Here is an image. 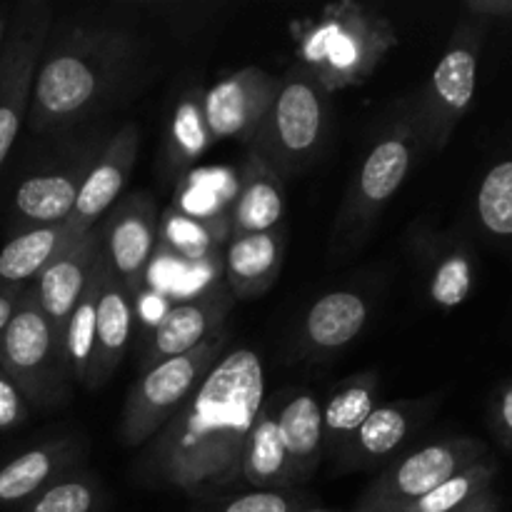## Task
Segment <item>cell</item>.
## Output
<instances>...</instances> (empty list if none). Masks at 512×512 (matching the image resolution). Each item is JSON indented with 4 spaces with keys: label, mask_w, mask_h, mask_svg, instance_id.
Segmentation results:
<instances>
[{
    "label": "cell",
    "mask_w": 512,
    "mask_h": 512,
    "mask_svg": "<svg viewBox=\"0 0 512 512\" xmlns=\"http://www.w3.org/2000/svg\"><path fill=\"white\" fill-rule=\"evenodd\" d=\"M265 368L253 348L225 350L193 398L148 443L135 478L193 500L233 493L245 440L263 410Z\"/></svg>",
    "instance_id": "obj_1"
},
{
    "label": "cell",
    "mask_w": 512,
    "mask_h": 512,
    "mask_svg": "<svg viewBox=\"0 0 512 512\" xmlns=\"http://www.w3.org/2000/svg\"><path fill=\"white\" fill-rule=\"evenodd\" d=\"M140 60L143 38L128 23L83 20L48 35L25 123L38 135L85 123L133 78Z\"/></svg>",
    "instance_id": "obj_2"
},
{
    "label": "cell",
    "mask_w": 512,
    "mask_h": 512,
    "mask_svg": "<svg viewBox=\"0 0 512 512\" xmlns=\"http://www.w3.org/2000/svg\"><path fill=\"white\" fill-rule=\"evenodd\" d=\"M295 63L330 95L363 85L398 45V30L383 10L343 0L293 23Z\"/></svg>",
    "instance_id": "obj_3"
},
{
    "label": "cell",
    "mask_w": 512,
    "mask_h": 512,
    "mask_svg": "<svg viewBox=\"0 0 512 512\" xmlns=\"http://www.w3.org/2000/svg\"><path fill=\"white\" fill-rule=\"evenodd\" d=\"M333 95L293 63L280 75L278 93L250 143V153L263 158L283 180L318 163L333 130Z\"/></svg>",
    "instance_id": "obj_4"
},
{
    "label": "cell",
    "mask_w": 512,
    "mask_h": 512,
    "mask_svg": "<svg viewBox=\"0 0 512 512\" xmlns=\"http://www.w3.org/2000/svg\"><path fill=\"white\" fill-rule=\"evenodd\" d=\"M418 148L420 140L413 123V105H410L380 130L355 168L335 223V240L340 245L353 250L368 238L385 205L408 180Z\"/></svg>",
    "instance_id": "obj_5"
},
{
    "label": "cell",
    "mask_w": 512,
    "mask_h": 512,
    "mask_svg": "<svg viewBox=\"0 0 512 512\" xmlns=\"http://www.w3.org/2000/svg\"><path fill=\"white\" fill-rule=\"evenodd\" d=\"M488 20L465 13L455 25L448 48L430 73L428 85L413 105V123L420 148L440 153L453 138L455 128L473 105L478 88L480 50L488 35Z\"/></svg>",
    "instance_id": "obj_6"
},
{
    "label": "cell",
    "mask_w": 512,
    "mask_h": 512,
    "mask_svg": "<svg viewBox=\"0 0 512 512\" xmlns=\"http://www.w3.org/2000/svg\"><path fill=\"white\" fill-rule=\"evenodd\" d=\"M0 370L28 400L30 410L63 403L70 388V368L63 340L38 303L33 283L20 290L0 348Z\"/></svg>",
    "instance_id": "obj_7"
},
{
    "label": "cell",
    "mask_w": 512,
    "mask_h": 512,
    "mask_svg": "<svg viewBox=\"0 0 512 512\" xmlns=\"http://www.w3.org/2000/svg\"><path fill=\"white\" fill-rule=\"evenodd\" d=\"M230 345V330H220L195 350L155 363L140 370V378L125 398L120 440L125 445H145L165 428L170 418L193 398L195 390L225 355Z\"/></svg>",
    "instance_id": "obj_8"
},
{
    "label": "cell",
    "mask_w": 512,
    "mask_h": 512,
    "mask_svg": "<svg viewBox=\"0 0 512 512\" xmlns=\"http://www.w3.org/2000/svg\"><path fill=\"white\" fill-rule=\"evenodd\" d=\"M53 28V5L25 0L8 10L3 48H0V173L20 128L28 120L40 53Z\"/></svg>",
    "instance_id": "obj_9"
},
{
    "label": "cell",
    "mask_w": 512,
    "mask_h": 512,
    "mask_svg": "<svg viewBox=\"0 0 512 512\" xmlns=\"http://www.w3.org/2000/svg\"><path fill=\"white\" fill-rule=\"evenodd\" d=\"M485 458H490L488 445L468 435L420 445L393 460L370 483L355 512H405L430 490Z\"/></svg>",
    "instance_id": "obj_10"
},
{
    "label": "cell",
    "mask_w": 512,
    "mask_h": 512,
    "mask_svg": "<svg viewBox=\"0 0 512 512\" xmlns=\"http://www.w3.org/2000/svg\"><path fill=\"white\" fill-rule=\"evenodd\" d=\"M103 145H83L70 158L25 175L8 208V233L65 223L78 200L80 185Z\"/></svg>",
    "instance_id": "obj_11"
},
{
    "label": "cell",
    "mask_w": 512,
    "mask_h": 512,
    "mask_svg": "<svg viewBox=\"0 0 512 512\" xmlns=\"http://www.w3.org/2000/svg\"><path fill=\"white\" fill-rule=\"evenodd\" d=\"M100 238H103V258L110 273L133 298H138L160 240L155 200L148 193H133L118 200L115 210L100 228Z\"/></svg>",
    "instance_id": "obj_12"
},
{
    "label": "cell",
    "mask_w": 512,
    "mask_h": 512,
    "mask_svg": "<svg viewBox=\"0 0 512 512\" xmlns=\"http://www.w3.org/2000/svg\"><path fill=\"white\" fill-rule=\"evenodd\" d=\"M280 75L248 68L225 75L203 95L205 125L213 140H240L253 143L278 93Z\"/></svg>",
    "instance_id": "obj_13"
},
{
    "label": "cell",
    "mask_w": 512,
    "mask_h": 512,
    "mask_svg": "<svg viewBox=\"0 0 512 512\" xmlns=\"http://www.w3.org/2000/svg\"><path fill=\"white\" fill-rule=\"evenodd\" d=\"M233 303V295L220 283L200 290L198 295L183 300V303L170 305L150 333L140 370L153 368L155 363H163L175 355L190 353L205 340L218 335L220 330H225V320H228Z\"/></svg>",
    "instance_id": "obj_14"
},
{
    "label": "cell",
    "mask_w": 512,
    "mask_h": 512,
    "mask_svg": "<svg viewBox=\"0 0 512 512\" xmlns=\"http://www.w3.org/2000/svg\"><path fill=\"white\" fill-rule=\"evenodd\" d=\"M138 148L140 133L135 123H125L100 148L98 158L93 160L83 185H80L73 213L65 220L75 238L98 228L103 215L113 208L115 200H120V193H123L125 183H128L130 173H133L135 160H138Z\"/></svg>",
    "instance_id": "obj_15"
},
{
    "label": "cell",
    "mask_w": 512,
    "mask_h": 512,
    "mask_svg": "<svg viewBox=\"0 0 512 512\" xmlns=\"http://www.w3.org/2000/svg\"><path fill=\"white\" fill-rule=\"evenodd\" d=\"M100 260H103V238H100V228H93L90 233L73 240L35 278L33 288L35 295H38L40 308H43L45 318L50 320L60 340H63L70 313H73L80 295L85 293L88 283L93 280Z\"/></svg>",
    "instance_id": "obj_16"
},
{
    "label": "cell",
    "mask_w": 512,
    "mask_h": 512,
    "mask_svg": "<svg viewBox=\"0 0 512 512\" xmlns=\"http://www.w3.org/2000/svg\"><path fill=\"white\" fill-rule=\"evenodd\" d=\"M83 453L80 438H55L13 455L0 465V510H18L40 490L80 468Z\"/></svg>",
    "instance_id": "obj_17"
},
{
    "label": "cell",
    "mask_w": 512,
    "mask_h": 512,
    "mask_svg": "<svg viewBox=\"0 0 512 512\" xmlns=\"http://www.w3.org/2000/svg\"><path fill=\"white\" fill-rule=\"evenodd\" d=\"M438 400H408V403L375 405L373 413L365 418L358 433L345 445L340 463L345 470L373 468V465L390 460L405 448L410 435L428 420L430 410Z\"/></svg>",
    "instance_id": "obj_18"
},
{
    "label": "cell",
    "mask_w": 512,
    "mask_h": 512,
    "mask_svg": "<svg viewBox=\"0 0 512 512\" xmlns=\"http://www.w3.org/2000/svg\"><path fill=\"white\" fill-rule=\"evenodd\" d=\"M370 320V303L358 290L338 288L320 295L300 320L298 348L308 358H330L360 338Z\"/></svg>",
    "instance_id": "obj_19"
},
{
    "label": "cell",
    "mask_w": 512,
    "mask_h": 512,
    "mask_svg": "<svg viewBox=\"0 0 512 512\" xmlns=\"http://www.w3.org/2000/svg\"><path fill=\"white\" fill-rule=\"evenodd\" d=\"M135 320H138V300L123 288V283L110 273L105 263L98 315H95V353L85 388H103L113 378L133 340Z\"/></svg>",
    "instance_id": "obj_20"
},
{
    "label": "cell",
    "mask_w": 512,
    "mask_h": 512,
    "mask_svg": "<svg viewBox=\"0 0 512 512\" xmlns=\"http://www.w3.org/2000/svg\"><path fill=\"white\" fill-rule=\"evenodd\" d=\"M285 258V230L230 235L223 258V285L233 300H253L268 293L278 280Z\"/></svg>",
    "instance_id": "obj_21"
},
{
    "label": "cell",
    "mask_w": 512,
    "mask_h": 512,
    "mask_svg": "<svg viewBox=\"0 0 512 512\" xmlns=\"http://www.w3.org/2000/svg\"><path fill=\"white\" fill-rule=\"evenodd\" d=\"M275 425L293 470L295 485L305 483L323 458V403L308 390H288L270 398Z\"/></svg>",
    "instance_id": "obj_22"
},
{
    "label": "cell",
    "mask_w": 512,
    "mask_h": 512,
    "mask_svg": "<svg viewBox=\"0 0 512 512\" xmlns=\"http://www.w3.org/2000/svg\"><path fill=\"white\" fill-rule=\"evenodd\" d=\"M285 208V180L250 153L240 168L233 203L228 210L230 235L265 233L278 228Z\"/></svg>",
    "instance_id": "obj_23"
},
{
    "label": "cell",
    "mask_w": 512,
    "mask_h": 512,
    "mask_svg": "<svg viewBox=\"0 0 512 512\" xmlns=\"http://www.w3.org/2000/svg\"><path fill=\"white\" fill-rule=\"evenodd\" d=\"M293 485V470L275 425L273 403L268 398L245 440L235 490H290Z\"/></svg>",
    "instance_id": "obj_24"
},
{
    "label": "cell",
    "mask_w": 512,
    "mask_h": 512,
    "mask_svg": "<svg viewBox=\"0 0 512 512\" xmlns=\"http://www.w3.org/2000/svg\"><path fill=\"white\" fill-rule=\"evenodd\" d=\"M420 263L425 270L428 295L438 308H458L473 293L475 255L460 240L445 235L423 240Z\"/></svg>",
    "instance_id": "obj_25"
},
{
    "label": "cell",
    "mask_w": 512,
    "mask_h": 512,
    "mask_svg": "<svg viewBox=\"0 0 512 512\" xmlns=\"http://www.w3.org/2000/svg\"><path fill=\"white\" fill-rule=\"evenodd\" d=\"M75 238L68 223L33 228L25 233L10 235L8 243L0 248V285L23 290L35 283L40 273L68 248Z\"/></svg>",
    "instance_id": "obj_26"
},
{
    "label": "cell",
    "mask_w": 512,
    "mask_h": 512,
    "mask_svg": "<svg viewBox=\"0 0 512 512\" xmlns=\"http://www.w3.org/2000/svg\"><path fill=\"white\" fill-rule=\"evenodd\" d=\"M378 375L360 373L345 380L323 403V448L333 460L343 455L360 425L378 405Z\"/></svg>",
    "instance_id": "obj_27"
},
{
    "label": "cell",
    "mask_w": 512,
    "mask_h": 512,
    "mask_svg": "<svg viewBox=\"0 0 512 512\" xmlns=\"http://www.w3.org/2000/svg\"><path fill=\"white\" fill-rule=\"evenodd\" d=\"M105 275V258L100 260L98 270H95L93 280L88 283L85 293L80 295L78 305L70 313L68 325L63 333V348L65 360H68L70 378L80 385H88L90 365H93L95 353V315H98V298L100 285H103Z\"/></svg>",
    "instance_id": "obj_28"
},
{
    "label": "cell",
    "mask_w": 512,
    "mask_h": 512,
    "mask_svg": "<svg viewBox=\"0 0 512 512\" xmlns=\"http://www.w3.org/2000/svg\"><path fill=\"white\" fill-rule=\"evenodd\" d=\"M103 505L105 490L98 475L75 468L13 512H103Z\"/></svg>",
    "instance_id": "obj_29"
},
{
    "label": "cell",
    "mask_w": 512,
    "mask_h": 512,
    "mask_svg": "<svg viewBox=\"0 0 512 512\" xmlns=\"http://www.w3.org/2000/svg\"><path fill=\"white\" fill-rule=\"evenodd\" d=\"M478 225L498 240H512V158L495 163L475 193Z\"/></svg>",
    "instance_id": "obj_30"
},
{
    "label": "cell",
    "mask_w": 512,
    "mask_h": 512,
    "mask_svg": "<svg viewBox=\"0 0 512 512\" xmlns=\"http://www.w3.org/2000/svg\"><path fill=\"white\" fill-rule=\"evenodd\" d=\"M218 240L220 233L215 230L213 223L170 210L168 218L160 225L158 248L173 255L180 263L200 265L213 260L215 250H218Z\"/></svg>",
    "instance_id": "obj_31"
},
{
    "label": "cell",
    "mask_w": 512,
    "mask_h": 512,
    "mask_svg": "<svg viewBox=\"0 0 512 512\" xmlns=\"http://www.w3.org/2000/svg\"><path fill=\"white\" fill-rule=\"evenodd\" d=\"M498 475V463L493 458L480 460L473 468L463 470V473L453 475L450 480H445L443 485H438L435 490H430L425 498H420L418 503L410 505L405 512H455L463 505H468L470 500L478 498L480 493L493 488V480Z\"/></svg>",
    "instance_id": "obj_32"
},
{
    "label": "cell",
    "mask_w": 512,
    "mask_h": 512,
    "mask_svg": "<svg viewBox=\"0 0 512 512\" xmlns=\"http://www.w3.org/2000/svg\"><path fill=\"white\" fill-rule=\"evenodd\" d=\"M193 512H303V498L290 490H233L198 500Z\"/></svg>",
    "instance_id": "obj_33"
},
{
    "label": "cell",
    "mask_w": 512,
    "mask_h": 512,
    "mask_svg": "<svg viewBox=\"0 0 512 512\" xmlns=\"http://www.w3.org/2000/svg\"><path fill=\"white\" fill-rule=\"evenodd\" d=\"M213 143L210 130L203 115V95L188 98L175 110L173 125H170V155L173 163H188L198 158L208 145Z\"/></svg>",
    "instance_id": "obj_34"
},
{
    "label": "cell",
    "mask_w": 512,
    "mask_h": 512,
    "mask_svg": "<svg viewBox=\"0 0 512 512\" xmlns=\"http://www.w3.org/2000/svg\"><path fill=\"white\" fill-rule=\"evenodd\" d=\"M490 428L500 445L512 450V380L500 385L498 393L490 400Z\"/></svg>",
    "instance_id": "obj_35"
},
{
    "label": "cell",
    "mask_w": 512,
    "mask_h": 512,
    "mask_svg": "<svg viewBox=\"0 0 512 512\" xmlns=\"http://www.w3.org/2000/svg\"><path fill=\"white\" fill-rule=\"evenodd\" d=\"M30 413L28 400L20 395V390L5 378V373L0 370V430H10L15 425L23 423Z\"/></svg>",
    "instance_id": "obj_36"
},
{
    "label": "cell",
    "mask_w": 512,
    "mask_h": 512,
    "mask_svg": "<svg viewBox=\"0 0 512 512\" xmlns=\"http://www.w3.org/2000/svg\"><path fill=\"white\" fill-rule=\"evenodd\" d=\"M463 10L475 18H483L488 23L493 20H512V0H468Z\"/></svg>",
    "instance_id": "obj_37"
},
{
    "label": "cell",
    "mask_w": 512,
    "mask_h": 512,
    "mask_svg": "<svg viewBox=\"0 0 512 512\" xmlns=\"http://www.w3.org/2000/svg\"><path fill=\"white\" fill-rule=\"evenodd\" d=\"M18 298H20L18 288H5V285H0V348H3L5 328H8L10 315H13Z\"/></svg>",
    "instance_id": "obj_38"
},
{
    "label": "cell",
    "mask_w": 512,
    "mask_h": 512,
    "mask_svg": "<svg viewBox=\"0 0 512 512\" xmlns=\"http://www.w3.org/2000/svg\"><path fill=\"white\" fill-rule=\"evenodd\" d=\"M455 512H503V505H500L498 493H495V490L490 488V490L480 493L478 498L470 500L468 505H463V508L455 510Z\"/></svg>",
    "instance_id": "obj_39"
},
{
    "label": "cell",
    "mask_w": 512,
    "mask_h": 512,
    "mask_svg": "<svg viewBox=\"0 0 512 512\" xmlns=\"http://www.w3.org/2000/svg\"><path fill=\"white\" fill-rule=\"evenodd\" d=\"M5 25H8V8L0 10V48H3V35H5Z\"/></svg>",
    "instance_id": "obj_40"
}]
</instances>
